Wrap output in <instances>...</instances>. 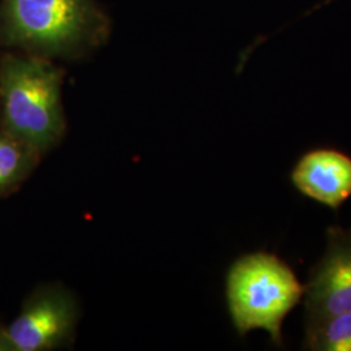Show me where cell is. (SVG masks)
Wrapping results in <instances>:
<instances>
[{"mask_svg":"<svg viewBox=\"0 0 351 351\" xmlns=\"http://www.w3.org/2000/svg\"><path fill=\"white\" fill-rule=\"evenodd\" d=\"M306 287L294 271L269 252H252L236 261L226 276V301L241 336L254 329L268 332L282 345V323L301 302Z\"/></svg>","mask_w":351,"mask_h":351,"instance_id":"6da1fadb","label":"cell"},{"mask_svg":"<svg viewBox=\"0 0 351 351\" xmlns=\"http://www.w3.org/2000/svg\"><path fill=\"white\" fill-rule=\"evenodd\" d=\"M62 75L39 59L8 56L0 66V94L8 133L45 151L63 133Z\"/></svg>","mask_w":351,"mask_h":351,"instance_id":"7a4b0ae2","label":"cell"},{"mask_svg":"<svg viewBox=\"0 0 351 351\" xmlns=\"http://www.w3.org/2000/svg\"><path fill=\"white\" fill-rule=\"evenodd\" d=\"M88 0H4L0 34L7 43L47 53L73 50L95 26Z\"/></svg>","mask_w":351,"mask_h":351,"instance_id":"3957f363","label":"cell"},{"mask_svg":"<svg viewBox=\"0 0 351 351\" xmlns=\"http://www.w3.org/2000/svg\"><path fill=\"white\" fill-rule=\"evenodd\" d=\"M304 287L306 326L351 313V229H328L326 252Z\"/></svg>","mask_w":351,"mask_h":351,"instance_id":"277c9868","label":"cell"},{"mask_svg":"<svg viewBox=\"0 0 351 351\" xmlns=\"http://www.w3.org/2000/svg\"><path fill=\"white\" fill-rule=\"evenodd\" d=\"M72 298L59 289H49L27 302L7 329H0V351L49 350L68 337L75 324Z\"/></svg>","mask_w":351,"mask_h":351,"instance_id":"5b68a950","label":"cell"},{"mask_svg":"<svg viewBox=\"0 0 351 351\" xmlns=\"http://www.w3.org/2000/svg\"><path fill=\"white\" fill-rule=\"evenodd\" d=\"M290 178L304 197L339 211L351 197V156L333 147L307 151L294 165Z\"/></svg>","mask_w":351,"mask_h":351,"instance_id":"8992f818","label":"cell"},{"mask_svg":"<svg viewBox=\"0 0 351 351\" xmlns=\"http://www.w3.org/2000/svg\"><path fill=\"white\" fill-rule=\"evenodd\" d=\"M304 349L313 351H351V313L336 315L306 326Z\"/></svg>","mask_w":351,"mask_h":351,"instance_id":"52a82bcc","label":"cell"},{"mask_svg":"<svg viewBox=\"0 0 351 351\" xmlns=\"http://www.w3.org/2000/svg\"><path fill=\"white\" fill-rule=\"evenodd\" d=\"M33 152L36 151L10 133L0 134V191L25 175Z\"/></svg>","mask_w":351,"mask_h":351,"instance_id":"ba28073f","label":"cell"},{"mask_svg":"<svg viewBox=\"0 0 351 351\" xmlns=\"http://www.w3.org/2000/svg\"><path fill=\"white\" fill-rule=\"evenodd\" d=\"M330 1H333V0H326V1H323V4H328V3H330Z\"/></svg>","mask_w":351,"mask_h":351,"instance_id":"9c48e42d","label":"cell"}]
</instances>
